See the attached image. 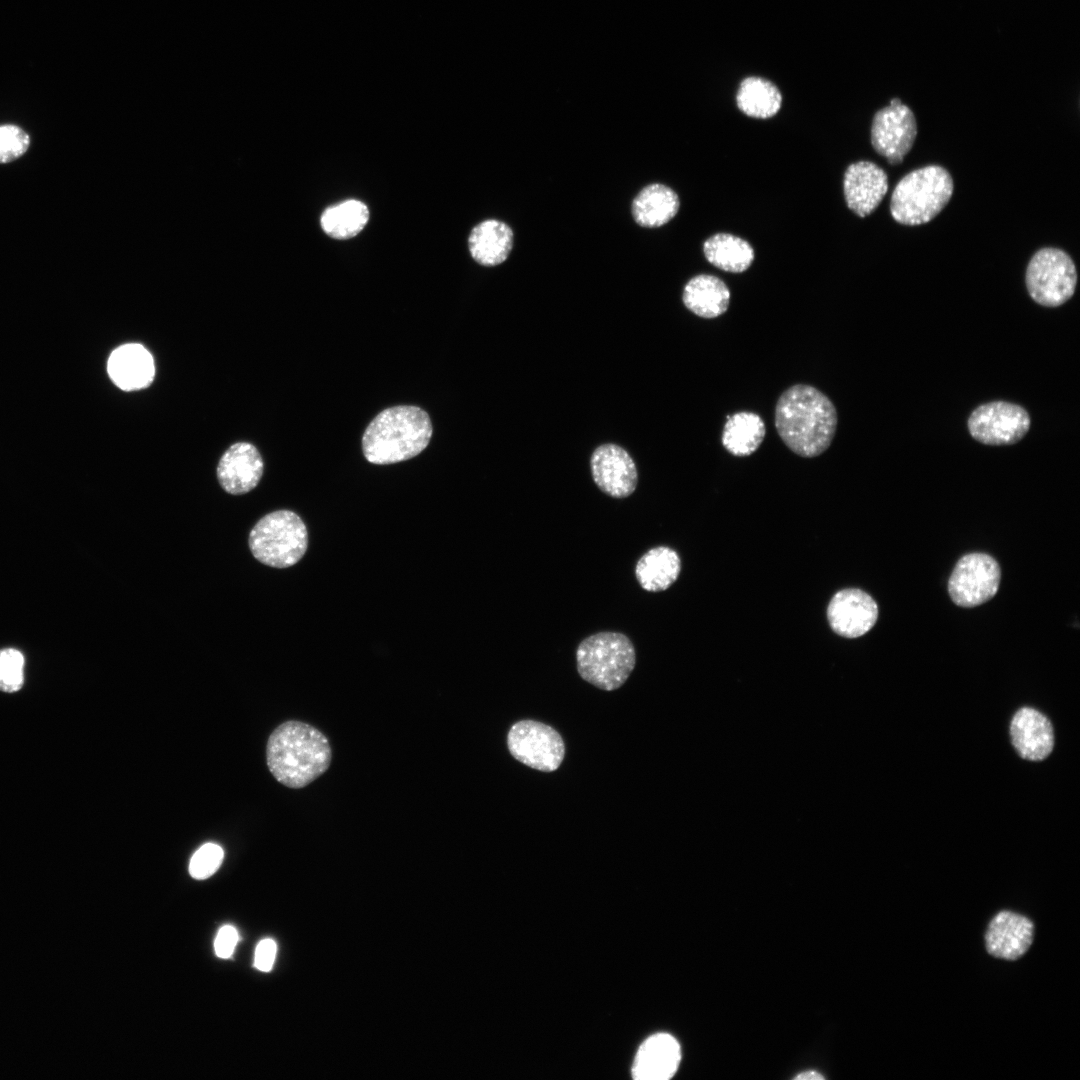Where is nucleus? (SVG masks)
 <instances>
[{
	"instance_id": "f257e3e1",
	"label": "nucleus",
	"mask_w": 1080,
	"mask_h": 1080,
	"mask_svg": "<svg viewBox=\"0 0 1080 1080\" xmlns=\"http://www.w3.org/2000/svg\"><path fill=\"white\" fill-rule=\"evenodd\" d=\"M776 431L793 453L812 458L832 444L838 414L832 400L818 388L795 384L779 396L774 412Z\"/></svg>"
},
{
	"instance_id": "f03ea898",
	"label": "nucleus",
	"mask_w": 1080,
	"mask_h": 1080,
	"mask_svg": "<svg viewBox=\"0 0 1080 1080\" xmlns=\"http://www.w3.org/2000/svg\"><path fill=\"white\" fill-rule=\"evenodd\" d=\"M331 761L332 749L328 738L308 723L285 721L268 738V769L280 784L288 788L306 787L328 770Z\"/></svg>"
},
{
	"instance_id": "7ed1b4c3",
	"label": "nucleus",
	"mask_w": 1080,
	"mask_h": 1080,
	"mask_svg": "<svg viewBox=\"0 0 1080 1080\" xmlns=\"http://www.w3.org/2000/svg\"><path fill=\"white\" fill-rule=\"evenodd\" d=\"M432 424L427 412L416 406H395L381 411L362 437L367 461L393 464L420 454L429 444Z\"/></svg>"
},
{
	"instance_id": "20e7f679",
	"label": "nucleus",
	"mask_w": 1080,
	"mask_h": 1080,
	"mask_svg": "<svg viewBox=\"0 0 1080 1080\" xmlns=\"http://www.w3.org/2000/svg\"><path fill=\"white\" fill-rule=\"evenodd\" d=\"M953 179L939 165H929L906 174L891 195L890 212L895 221L915 226L931 221L948 204Z\"/></svg>"
},
{
	"instance_id": "39448f33",
	"label": "nucleus",
	"mask_w": 1080,
	"mask_h": 1080,
	"mask_svg": "<svg viewBox=\"0 0 1080 1080\" xmlns=\"http://www.w3.org/2000/svg\"><path fill=\"white\" fill-rule=\"evenodd\" d=\"M636 664L632 641L621 632L603 631L583 639L576 650L580 677L593 686L613 691L629 678Z\"/></svg>"
},
{
	"instance_id": "423d86ee",
	"label": "nucleus",
	"mask_w": 1080,
	"mask_h": 1080,
	"mask_svg": "<svg viewBox=\"0 0 1080 1080\" xmlns=\"http://www.w3.org/2000/svg\"><path fill=\"white\" fill-rule=\"evenodd\" d=\"M308 533L302 519L289 510L262 517L249 534V547L259 562L274 568H288L305 554Z\"/></svg>"
},
{
	"instance_id": "0eeeda50",
	"label": "nucleus",
	"mask_w": 1080,
	"mask_h": 1080,
	"mask_svg": "<svg viewBox=\"0 0 1080 1080\" xmlns=\"http://www.w3.org/2000/svg\"><path fill=\"white\" fill-rule=\"evenodd\" d=\"M1025 283L1030 297L1045 307H1057L1068 301L1077 284V271L1071 257L1061 249L1046 247L1030 259Z\"/></svg>"
},
{
	"instance_id": "6e6552de",
	"label": "nucleus",
	"mask_w": 1080,
	"mask_h": 1080,
	"mask_svg": "<svg viewBox=\"0 0 1080 1080\" xmlns=\"http://www.w3.org/2000/svg\"><path fill=\"white\" fill-rule=\"evenodd\" d=\"M507 747L516 760L542 772L557 770L565 756V744L558 731L532 719L520 720L511 726Z\"/></svg>"
},
{
	"instance_id": "1a4fd4ad",
	"label": "nucleus",
	"mask_w": 1080,
	"mask_h": 1080,
	"mask_svg": "<svg viewBox=\"0 0 1080 1080\" xmlns=\"http://www.w3.org/2000/svg\"><path fill=\"white\" fill-rule=\"evenodd\" d=\"M1030 415L1022 406L1006 401H992L975 408L967 422L970 435L978 442L1012 445L1029 431Z\"/></svg>"
},
{
	"instance_id": "9d476101",
	"label": "nucleus",
	"mask_w": 1080,
	"mask_h": 1080,
	"mask_svg": "<svg viewBox=\"0 0 1080 1080\" xmlns=\"http://www.w3.org/2000/svg\"><path fill=\"white\" fill-rule=\"evenodd\" d=\"M1001 570L988 554L970 553L957 562L949 578L952 601L961 607H975L990 600L997 592Z\"/></svg>"
},
{
	"instance_id": "9b49d317",
	"label": "nucleus",
	"mask_w": 1080,
	"mask_h": 1080,
	"mask_svg": "<svg viewBox=\"0 0 1080 1080\" xmlns=\"http://www.w3.org/2000/svg\"><path fill=\"white\" fill-rule=\"evenodd\" d=\"M917 123L905 104L889 105L876 112L871 126L875 151L892 165L900 164L913 147Z\"/></svg>"
},
{
	"instance_id": "f8f14e48",
	"label": "nucleus",
	"mask_w": 1080,
	"mask_h": 1080,
	"mask_svg": "<svg viewBox=\"0 0 1080 1080\" xmlns=\"http://www.w3.org/2000/svg\"><path fill=\"white\" fill-rule=\"evenodd\" d=\"M590 467L595 484L610 497L626 498L637 487L636 465L630 454L616 444L597 447L591 455Z\"/></svg>"
},
{
	"instance_id": "ddd939ff",
	"label": "nucleus",
	"mask_w": 1080,
	"mask_h": 1080,
	"mask_svg": "<svg viewBox=\"0 0 1080 1080\" xmlns=\"http://www.w3.org/2000/svg\"><path fill=\"white\" fill-rule=\"evenodd\" d=\"M827 618L835 633L846 638H857L876 623L878 606L866 592L855 588L844 589L832 597Z\"/></svg>"
},
{
	"instance_id": "4468645a",
	"label": "nucleus",
	"mask_w": 1080,
	"mask_h": 1080,
	"mask_svg": "<svg viewBox=\"0 0 1080 1080\" xmlns=\"http://www.w3.org/2000/svg\"><path fill=\"white\" fill-rule=\"evenodd\" d=\"M888 190L886 172L870 161L848 166L844 173L843 191L848 208L859 217L871 214Z\"/></svg>"
},
{
	"instance_id": "2eb2a0df",
	"label": "nucleus",
	"mask_w": 1080,
	"mask_h": 1080,
	"mask_svg": "<svg viewBox=\"0 0 1080 1080\" xmlns=\"http://www.w3.org/2000/svg\"><path fill=\"white\" fill-rule=\"evenodd\" d=\"M1034 925L1026 916L1001 911L989 922L985 933L988 953L1005 960H1016L1024 955L1032 944Z\"/></svg>"
},
{
	"instance_id": "dca6fc26",
	"label": "nucleus",
	"mask_w": 1080,
	"mask_h": 1080,
	"mask_svg": "<svg viewBox=\"0 0 1080 1080\" xmlns=\"http://www.w3.org/2000/svg\"><path fill=\"white\" fill-rule=\"evenodd\" d=\"M263 469L264 463L257 448L247 442H238L222 455L217 478L226 492L240 495L258 485Z\"/></svg>"
},
{
	"instance_id": "f3484780",
	"label": "nucleus",
	"mask_w": 1080,
	"mask_h": 1080,
	"mask_svg": "<svg viewBox=\"0 0 1080 1080\" xmlns=\"http://www.w3.org/2000/svg\"><path fill=\"white\" fill-rule=\"evenodd\" d=\"M1011 742L1024 759L1040 761L1054 747V731L1048 718L1030 707L1016 711L1010 723Z\"/></svg>"
},
{
	"instance_id": "a211bd4d",
	"label": "nucleus",
	"mask_w": 1080,
	"mask_h": 1080,
	"mask_svg": "<svg viewBox=\"0 0 1080 1080\" xmlns=\"http://www.w3.org/2000/svg\"><path fill=\"white\" fill-rule=\"evenodd\" d=\"M680 1060L677 1040L667 1033L654 1034L639 1047L632 1074L637 1080H667L677 1071Z\"/></svg>"
},
{
	"instance_id": "6ab92c4d",
	"label": "nucleus",
	"mask_w": 1080,
	"mask_h": 1080,
	"mask_svg": "<svg viewBox=\"0 0 1080 1080\" xmlns=\"http://www.w3.org/2000/svg\"><path fill=\"white\" fill-rule=\"evenodd\" d=\"M111 380L122 390L134 391L148 387L155 374L151 354L140 344H124L115 349L107 363Z\"/></svg>"
},
{
	"instance_id": "aec40b11",
	"label": "nucleus",
	"mask_w": 1080,
	"mask_h": 1080,
	"mask_svg": "<svg viewBox=\"0 0 1080 1080\" xmlns=\"http://www.w3.org/2000/svg\"><path fill=\"white\" fill-rule=\"evenodd\" d=\"M513 239V231L508 224L498 219H487L471 230L468 249L478 264L496 266L510 255Z\"/></svg>"
},
{
	"instance_id": "412c9836",
	"label": "nucleus",
	"mask_w": 1080,
	"mask_h": 1080,
	"mask_svg": "<svg viewBox=\"0 0 1080 1080\" xmlns=\"http://www.w3.org/2000/svg\"><path fill=\"white\" fill-rule=\"evenodd\" d=\"M682 301L693 314L713 319L723 315L730 303V290L718 277L699 274L684 286Z\"/></svg>"
},
{
	"instance_id": "4be33fe9",
	"label": "nucleus",
	"mask_w": 1080,
	"mask_h": 1080,
	"mask_svg": "<svg viewBox=\"0 0 1080 1080\" xmlns=\"http://www.w3.org/2000/svg\"><path fill=\"white\" fill-rule=\"evenodd\" d=\"M679 207V197L672 188L661 183H652L635 196L631 211L639 226L657 228L671 221Z\"/></svg>"
},
{
	"instance_id": "5701e85b",
	"label": "nucleus",
	"mask_w": 1080,
	"mask_h": 1080,
	"mask_svg": "<svg viewBox=\"0 0 1080 1080\" xmlns=\"http://www.w3.org/2000/svg\"><path fill=\"white\" fill-rule=\"evenodd\" d=\"M681 571V560L675 550L667 546H657L644 553L635 566V577L641 586L649 592L668 589Z\"/></svg>"
},
{
	"instance_id": "b1692460",
	"label": "nucleus",
	"mask_w": 1080,
	"mask_h": 1080,
	"mask_svg": "<svg viewBox=\"0 0 1080 1080\" xmlns=\"http://www.w3.org/2000/svg\"><path fill=\"white\" fill-rule=\"evenodd\" d=\"M765 435L763 419L756 413L742 411L727 417L721 440L730 454L744 457L760 447Z\"/></svg>"
},
{
	"instance_id": "393cba45",
	"label": "nucleus",
	"mask_w": 1080,
	"mask_h": 1080,
	"mask_svg": "<svg viewBox=\"0 0 1080 1080\" xmlns=\"http://www.w3.org/2000/svg\"><path fill=\"white\" fill-rule=\"evenodd\" d=\"M703 252L709 263L731 273L746 271L754 260L752 246L746 240L729 233H717L709 237L704 242Z\"/></svg>"
},
{
	"instance_id": "a878e982",
	"label": "nucleus",
	"mask_w": 1080,
	"mask_h": 1080,
	"mask_svg": "<svg viewBox=\"0 0 1080 1080\" xmlns=\"http://www.w3.org/2000/svg\"><path fill=\"white\" fill-rule=\"evenodd\" d=\"M736 103L745 115L767 119L780 110L782 95L772 82L753 76L745 78L740 83Z\"/></svg>"
},
{
	"instance_id": "bb28decb",
	"label": "nucleus",
	"mask_w": 1080,
	"mask_h": 1080,
	"mask_svg": "<svg viewBox=\"0 0 1080 1080\" xmlns=\"http://www.w3.org/2000/svg\"><path fill=\"white\" fill-rule=\"evenodd\" d=\"M368 220V207L359 200L349 199L327 207L321 214L320 225L329 237L344 240L359 234Z\"/></svg>"
},
{
	"instance_id": "cd10ccee",
	"label": "nucleus",
	"mask_w": 1080,
	"mask_h": 1080,
	"mask_svg": "<svg viewBox=\"0 0 1080 1080\" xmlns=\"http://www.w3.org/2000/svg\"><path fill=\"white\" fill-rule=\"evenodd\" d=\"M24 656L14 648L0 650V690L13 693L21 689L24 681Z\"/></svg>"
},
{
	"instance_id": "c85d7f7f",
	"label": "nucleus",
	"mask_w": 1080,
	"mask_h": 1080,
	"mask_svg": "<svg viewBox=\"0 0 1080 1080\" xmlns=\"http://www.w3.org/2000/svg\"><path fill=\"white\" fill-rule=\"evenodd\" d=\"M223 858L224 851L219 845L215 843H206L191 857L189 873L194 879H207L218 870Z\"/></svg>"
},
{
	"instance_id": "c756f323",
	"label": "nucleus",
	"mask_w": 1080,
	"mask_h": 1080,
	"mask_svg": "<svg viewBox=\"0 0 1080 1080\" xmlns=\"http://www.w3.org/2000/svg\"><path fill=\"white\" fill-rule=\"evenodd\" d=\"M29 147V136L15 125L0 126V163L21 157Z\"/></svg>"
},
{
	"instance_id": "7c9ffc66",
	"label": "nucleus",
	"mask_w": 1080,
	"mask_h": 1080,
	"mask_svg": "<svg viewBox=\"0 0 1080 1080\" xmlns=\"http://www.w3.org/2000/svg\"><path fill=\"white\" fill-rule=\"evenodd\" d=\"M238 940L239 935L235 927L231 925L222 926L214 941L215 954L222 959L230 958L234 953Z\"/></svg>"
},
{
	"instance_id": "2f4dec72",
	"label": "nucleus",
	"mask_w": 1080,
	"mask_h": 1080,
	"mask_svg": "<svg viewBox=\"0 0 1080 1080\" xmlns=\"http://www.w3.org/2000/svg\"><path fill=\"white\" fill-rule=\"evenodd\" d=\"M277 945L271 938L261 940L255 949L254 966L262 972H269L275 961Z\"/></svg>"
},
{
	"instance_id": "473e14b6",
	"label": "nucleus",
	"mask_w": 1080,
	"mask_h": 1080,
	"mask_svg": "<svg viewBox=\"0 0 1080 1080\" xmlns=\"http://www.w3.org/2000/svg\"><path fill=\"white\" fill-rule=\"evenodd\" d=\"M795 1079H797V1080H821V1079H824V1076H822L821 1074H819L816 1071H806V1072L798 1074L795 1077Z\"/></svg>"
},
{
	"instance_id": "72a5a7b5",
	"label": "nucleus",
	"mask_w": 1080,
	"mask_h": 1080,
	"mask_svg": "<svg viewBox=\"0 0 1080 1080\" xmlns=\"http://www.w3.org/2000/svg\"><path fill=\"white\" fill-rule=\"evenodd\" d=\"M899 104H901V101H900V99H898V98H893V99H892V100L890 101V105H899Z\"/></svg>"
}]
</instances>
